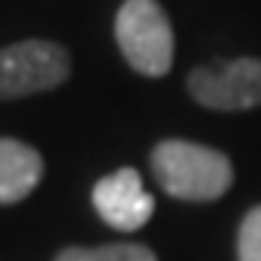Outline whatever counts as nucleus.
<instances>
[{
  "label": "nucleus",
  "instance_id": "nucleus-6",
  "mask_svg": "<svg viewBox=\"0 0 261 261\" xmlns=\"http://www.w3.org/2000/svg\"><path fill=\"white\" fill-rule=\"evenodd\" d=\"M44 160L20 140H0V203H18L38 186Z\"/></svg>",
  "mask_w": 261,
  "mask_h": 261
},
{
  "label": "nucleus",
  "instance_id": "nucleus-5",
  "mask_svg": "<svg viewBox=\"0 0 261 261\" xmlns=\"http://www.w3.org/2000/svg\"><path fill=\"white\" fill-rule=\"evenodd\" d=\"M93 206L105 224L116 229H140L154 215V197L142 189V177L134 168H119L102 177L93 189Z\"/></svg>",
  "mask_w": 261,
  "mask_h": 261
},
{
  "label": "nucleus",
  "instance_id": "nucleus-2",
  "mask_svg": "<svg viewBox=\"0 0 261 261\" xmlns=\"http://www.w3.org/2000/svg\"><path fill=\"white\" fill-rule=\"evenodd\" d=\"M122 56L142 75H166L174 58V35L157 0H125L116 15Z\"/></svg>",
  "mask_w": 261,
  "mask_h": 261
},
{
  "label": "nucleus",
  "instance_id": "nucleus-1",
  "mask_svg": "<svg viewBox=\"0 0 261 261\" xmlns=\"http://www.w3.org/2000/svg\"><path fill=\"white\" fill-rule=\"evenodd\" d=\"M160 186L183 200H215L232 186V163L215 148L186 140L160 142L151 154Z\"/></svg>",
  "mask_w": 261,
  "mask_h": 261
},
{
  "label": "nucleus",
  "instance_id": "nucleus-3",
  "mask_svg": "<svg viewBox=\"0 0 261 261\" xmlns=\"http://www.w3.org/2000/svg\"><path fill=\"white\" fill-rule=\"evenodd\" d=\"M70 75V56L53 41H20L0 49V99L53 90Z\"/></svg>",
  "mask_w": 261,
  "mask_h": 261
},
{
  "label": "nucleus",
  "instance_id": "nucleus-4",
  "mask_svg": "<svg viewBox=\"0 0 261 261\" xmlns=\"http://www.w3.org/2000/svg\"><path fill=\"white\" fill-rule=\"evenodd\" d=\"M189 90L200 105L215 111H247L261 105V61L235 58L212 61L189 75Z\"/></svg>",
  "mask_w": 261,
  "mask_h": 261
},
{
  "label": "nucleus",
  "instance_id": "nucleus-8",
  "mask_svg": "<svg viewBox=\"0 0 261 261\" xmlns=\"http://www.w3.org/2000/svg\"><path fill=\"white\" fill-rule=\"evenodd\" d=\"M238 261H261V206L250 209L238 232Z\"/></svg>",
  "mask_w": 261,
  "mask_h": 261
},
{
  "label": "nucleus",
  "instance_id": "nucleus-7",
  "mask_svg": "<svg viewBox=\"0 0 261 261\" xmlns=\"http://www.w3.org/2000/svg\"><path fill=\"white\" fill-rule=\"evenodd\" d=\"M56 261H157L142 244H108V247H70Z\"/></svg>",
  "mask_w": 261,
  "mask_h": 261
}]
</instances>
